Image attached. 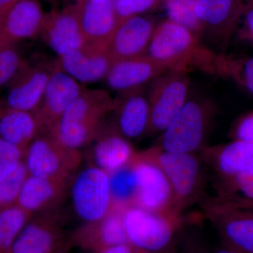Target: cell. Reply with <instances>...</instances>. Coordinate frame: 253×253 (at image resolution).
I'll list each match as a JSON object with an SVG mask.
<instances>
[{
  "instance_id": "obj_14",
  "label": "cell",
  "mask_w": 253,
  "mask_h": 253,
  "mask_svg": "<svg viewBox=\"0 0 253 253\" xmlns=\"http://www.w3.org/2000/svg\"><path fill=\"white\" fill-rule=\"evenodd\" d=\"M85 89L57 64L39 106L33 112L42 132L49 133L74 100Z\"/></svg>"
},
{
  "instance_id": "obj_22",
  "label": "cell",
  "mask_w": 253,
  "mask_h": 253,
  "mask_svg": "<svg viewBox=\"0 0 253 253\" xmlns=\"http://www.w3.org/2000/svg\"><path fill=\"white\" fill-rule=\"evenodd\" d=\"M72 179L29 174L23 184L16 205L31 215L57 209L69 191Z\"/></svg>"
},
{
  "instance_id": "obj_39",
  "label": "cell",
  "mask_w": 253,
  "mask_h": 253,
  "mask_svg": "<svg viewBox=\"0 0 253 253\" xmlns=\"http://www.w3.org/2000/svg\"><path fill=\"white\" fill-rule=\"evenodd\" d=\"M219 201L225 202L226 204L234 206V207L247 210L253 212V200L237 199V198H229V199H218Z\"/></svg>"
},
{
  "instance_id": "obj_9",
  "label": "cell",
  "mask_w": 253,
  "mask_h": 253,
  "mask_svg": "<svg viewBox=\"0 0 253 253\" xmlns=\"http://www.w3.org/2000/svg\"><path fill=\"white\" fill-rule=\"evenodd\" d=\"M70 236L59 208L38 213L23 226L9 253H66L71 246Z\"/></svg>"
},
{
  "instance_id": "obj_36",
  "label": "cell",
  "mask_w": 253,
  "mask_h": 253,
  "mask_svg": "<svg viewBox=\"0 0 253 253\" xmlns=\"http://www.w3.org/2000/svg\"><path fill=\"white\" fill-rule=\"evenodd\" d=\"M236 32L241 41L253 46V3H245L244 13Z\"/></svg>"
},
{
  "instance_id": "obj_35",
  "label": "cell",
  "mask_w": 253,
  "mask_h": 253,
  "mask_svg": "<svg viewBox=\"0 0 253 253\" xmlns=\"http://www.w3.org/2000/svg\"><path fill=\"white\" fill-rule=\"evenodd\" d=\"M234 139L249 141L253 144V111L246 113L236 121L231 129Z\"/></svg>"
},
{
  "instance_id": "obj_26",
  "label": "cell",
  "mask_w": 253,
  "mask_h": 253,
  "mask_svg": "<svg viewBox=\"0 0 253 253\" xmlns=\"http://www.w3.org/2000/svg\"><path fill=\"white\" fill-rule=\"evenodd\" d=\"M42 129L33 112L0 104V137L26 150Z\"/></svg>"
},
{
  "instance_id": "obj_33",
  "label": "cell",
  "mask_w": 253,
  "mask_h": 253,
  "mask_svg": "<svg viewBox=\"0 0 253 253\" xmlns=\"http://www.w3.org/2000/svg\"><path fill=\"white\" fill-rule=\"evenodd\" d=\"M25 62L16 44L0 40V87L9 84Z\"/></svg>"
},
{
  "instance_id": "obj_31",
  "label": "cell",
  "mask_w": 253,
  "mask_h": 253,
  "mask_svg": "<svg viewBox=\"0 0 253 253\" xmlns=\"http://www.w3.org/2000/svg\"><path fill=\"white\" fill-rule=\"evenodd\" d=\"M218 199L253 200V172L218 179Z\"/></svg>"
},
{
  "instance_id": "obj_11",
  "label": "cell",
  "mask_w": 253,
  "mask_h": 253,
  "mask_svg": "<svg viewBox=\"0 0 253 253\" xmlns=\"http://www.w3.org/2000/svg\"><path fill=\"white\" fill-rule=\"evenodd\" d=\"M206 219L217 229L221 243L244 253H253V212L216 199L205 204Z\"/></svg>"
},
{
  "instance_id": "obj_30",
  "label": "cell",
  "mask_w": 253,
  "mask_h": 253,
  "mask_svg": "<svg viewBox=\"0 0 253 253\" xmlns=\"http://www.w3.org/2000/svg\"><path fill=\"white\" fill-rule=\"evenodd\" d=\"M197 0H163L168 19L184 26L203 40L204 27L196 12Z\"/></svg>"
},
{
  "instance_id": "obj_41",
  "label": "cell",
  "mask_w": 253,
  "mask_h": 253,
  "mask_svg": "<svg viewBox=\"0 0 253 253\" xmlns=\"http://www.w3.org/2000/svg\"><path fill=\"white\" fill-rule=\"evenodd\" d=\"M184 253H209L207 252L206 249L202 246L194 244V243H189L184 249Z\"/></svg>"
},
{
  "instance_id": "obj_3",
  "label": "cell",
  "mask_w": 253,
  "mask_h": 253,
  "mask_svg": "<svg viewBox=\"0 0 253 253\" xmlns=\"http://www.w3.org/2000/svg\"><path fill=\"white\" fill-rule=\"evenodd\" d=\"M214 101L204 97L189 98L182 109L163 131L156 146L169 152H201L217 116Z\"/></svg>"
},
{
  "instance_id": "obj_10",
  "label": "cell",
  "mask_w": 253,
  "mask_h": 253,
  "mask_svg": "<svg viewBox=\"0 0 253 253\" xmlns=\"http://www.w3.org/2000/svg\"><path fill=\"white\" fill-rule=\"evenodd\" d=\"M246 0H197L195 12L204 38L218 54H225L242 17Z\"/></svg>"
},
{
  "instance_id": "obj_32",
  "label": "cell",
  "mask_w": 253,
  "mask_h": 253,
  "mask_svg": "<svg viewBox=\"0 0 253 253\" xmlns=\"http://www.w3.org/2000/svg\"><path fill=\"white\" fill-rule=\"evenodd\" d=\"M29 175L24 160L21 161L12 174L0 181V208L16 205L23 184Z\"/></svg>"
},
{
  "instance_id": "obj_17",
  "label": "cell",
  "mask_w": 253,
  "mask_h": 253,
  "mask_svg": "<svg viewBox=\"0 0 253 253\" xmlns=\"http://www.w3.org/2000/svg\"><path fill=\"white\" fill-rule=\"evenodd\" d=\"M38 0H15L0 12V40L16 44L39 36L44 17Z\"/></svg>"
},
{
  "instance_id": "obj_45",
  "label": "cell",
  "mask_w": 253,
  "mask_h": 253,
  "mask_svg": "<svg viewBox=\"0 0 253 253\" xmlns=\"http://www.w3.org/2000/svg\"><path fill=\"white\" fill-rule=\"evenodd\" d=\"M246 2L253 3V0H246Z\"/></svg>"
},
{
  "instance_id": "obj_4",
  "label": "cell",
  "mask_w": 253,
  "mask_h": 253,
  "mask_svg": "<svg viewBox=\"0 0 253 253\" xmlns=\"http://www.w3.org/2000/svg\"><path fill=\"white\" fill-rule=\"evenodd\" d=\"M145 151L169 179L174 195L173 213L181 218L184 210L204 196L206 163L197 154L169 152L157 146Z\"/></svg>"
},
{
  "instance_id": "obj_21",
  "label": "cell",
  "mask_w": 253,
  "mask_h": 253,
  "mask_svg": "<svg viewBox=\"0 0 253 253\" xmlns=\"http://www.w3.org/2000/svg\"><path fill=\"white\" fill-rule=\"evenodd\" d=\"M156 26L140 15L119 23L106 47L113 63L146 54Z\"/></svg>"
},
{
  "instance_id": "obj_37",
  "label": "cell",
  "mask_w": 253,
  "mask_h": 253,
  "mask_svg": "<svg viewBox=\"0 0 253 253\" xmlns=\"http://www.w3.org/2000/svg\"><path fill=\"white\" fill-rule=\"evenodd\" d=\"M25 154L26 150L0 137V161H23Z\"/></svg>"
},
{
  "instance_id": "obj_47",
  "label": "cell",
  "mask_w": 253,
  "mask_h": 253,
  "mask_svg": "<svg viewBox=\"0 0 253 253\" xmlns=\"http://www.w3.org/2000/svg\"><path fill=\"white\" fill-rule=\"evenodd\" d=\"M1 208H0V211H1Z\"/></svg>"
},
{
  "instance_id": "obj_24",
  "label": "cell",
  "mask_w": 253,
  "mask_h": 253,
  "mask_svg": "<svg viewBox=\"0 0 253 253\" xmlns=\"http://www.w3.org/2000/svg\"><path fill=\"white\" fill-rule=\"evenodd\" d=\"M169 71L147 54L113 63L105 81L110 89L118 93L143 87Z\"/></svg>"
},
{
  "instance_id": "obj_20",
  "label": "cell",
  "mask_w": 253,
  "mask_h": 253,
  "mask_svg": "<svg viewBox=\"0 0 253 253\" xmlns=\"http://www.w3.org/2000/svg\"><path fill=\"white\" fill-rule=\"evenodd\" d=\"M73 6L88 44L107 47L118 26L115 0H76Z\"/></svg>"
},
{
  "instance_id": "obj_2",
  "label": "cell",
  "mask_w": 253,
  "mask_h": 253,
  "mask_svg": "<svg viewBox=\"0 0 253 253\" xmlns=\"http://www.w3.org/2000/svg\"><path fill=\"white\" fill-rule=\"evenodd\" d=\"M116 97L101 89H86L74 100L49 134L71 149L88 147L112 113Z\"/></svg>"
},
{
  "instance_id": "obj_6",
  "label": "cell",
  "mask_w": 253,
  "mask_h": 253,
  "mask_svg": "<svg viewBox=\"0 0 253 253\" xmlns=\"http://www.w3.org/2000/svg\"><path fill=\"white\" fill-rule=\"evenodd\" d=\"M83 158L81 151L65 146L49 133H41L28 146L23 160L31 175L72 179Z\"/></svg>"
},
{
  "instance_id": "obj_13",
  "label": "cell",
  "mask_w": 253,
  "mask_h": 253,
  "mask_svg": "<svg viewBox=\"0 0 253 253\" xmlns=\"http://www.w3.org/2000/svg\"><path fill=\"white\" fill-rule=\"evenodd\" d=\"M56 66V59L37 63L26 61L8 84L6 96L1 104L13 109L34 112Z\"/></svg>"
},
{
  "instance_id": "obj_7",
  "label": "cell",
  "mask_w": 253,
  "mask_h": 253,
  "mask_svg": "<svg viewBox=\"0 0 253 253\" xmlns=\"http://www.w3.org/2000/svg\"><path fill=\"white\" fill-rule=\"evenodd\" d=\"M187 72L171 71L151 82L149 96L150 121L146 135L161 134L189 98Z\"/></svg>"
},
{
  "instance_id": "obj_46",
  "label": "cell",
  "mask_w": 253,
  "mask_h": 253,
  "mask_svg": "<svg viewBox=\"0 0 253 253\" xmlns=\"http://www.w3.org/2000/svg\"><path fill=\"white\" fill-rule=\"evenodd\" d=\"M168 253H176L175 251H174V249H173L172 251H169Z\"/></svg>"
},
{
  "instance_id": "obj_1",
  "label": "cell",
  "mask_w": 253,
  "mask_h": 253,
  "mask_svg": "<svg viewBox=\"0 0 253 253\" xmlns=\"http://www.w3.org/2000/svg\"><path fill=\"white\" fill-rule=\"evenodd\" d=\"M146 54L169 71L197 70L219 76V54L192 31L169 19L156 25Z\"/></svg>"
},
{
  "instance_id": "obj_28",
  "label": "cell",
  "mask_w": 253,
  "mask_h": 253,
  "mask_svg": "<svg viewBox=\"0 0 253 253\" xmlns=\"http://www.w3.org/2000/svg\"><path fill=\"white\" fill-rule=\"evenodd\" d=\"M219 77L227 78L253 95V57L219 54Z\"/></svg>"
},
{
  "instance_id": "obj_16",
  "label": "cell",
  "mask_w": 253,
  "mask_h": 253,
  "mask_svg": "<svg viewBox=\"0 0 253 253\" xmlns=\"http://www.w3.org/2000/svg\"><path fill=\"white\" fill-rule=\"evenodd\" d=\"M88 147L91 166L109 174L130 164L136 151L112 121L105 120Z\"/></svg>"
},
{
  "instance_id": "obj_40",
  "label": "cell",
  "mask_w": 253,
  "mask_h": 253,
  "mask_svg": "<svg viewBox=\"0 0 253 253\" xmlns=\"http://www.w3.org/2000/svg\"><path fill=\"white\" fill-rule=\"evenodd\" d=\"M95 253H136V252L129 244H123L106 248Z\"/></svg>"
},
{
  "instance_id": "obj_29",
  "label": "cell",
  "mask_w": 253,
  "mask_h": 253,
  "mask_svg": "<svg viewBox=\"0 0 253 253\" xmlns=\"http://www.w3.org/2000/svg\"><path fill=\"white\" fill-rule=\"evenodd\" d=\"M32 215L17 205L0 211V253H9L15 240Z\"/></svg>"
},
{
  "instance_id": "obj_19",
  "label": "cell",
  "mask_w": 253,
  "mask_h": 253,
  "mask_svg": "<svg viewBox=\"0 0 253 253\" xmlns=\"http://www.w3.org/2000/svg\"><path fill=\"white\" fill-rule=\"evenodd\" d=\"M113 124L128 140L146 135L149 129V96L144 86L119 93L112 111Z\"/></svg>"
},
{
  "instance_id": "obj_8",
  "label": "cell",
  "mask_w": 253,
  "mask_h": 253,
  "mask_svg": "<svg viewBox=\"0 0 253 253\" xmlns=\"http://www.w3.org/2000/svg\"><path fill=\"white\" fill-rule=\"evenodd\" d=\"M69 191L73 211L83 223L99 220L112 210L109 174L91 165L75 174Z\"/></svg>"
},
{
  "instance_id": "obj_44",
  "label": "cell",
  "mask_w": 253,
  "mask_h": 253,
  "mask_svg": "<svg viewBox=\"0 0 253 253\" xmlns=\"http://www.w3.org/2000/svg\"><path fill=\"white\" fill-rule=\"evenodd\" d=\"M46 1H49L51 4H54V3H56V0H46Z\"/></svg>"
},
{
  "instance_id": "obj_42",
  "label": "cell",
  "mask_w": 253,
  "mask_h": 253,
  "mask_svg": "<svg viewBox=\"0 0 253 253\" xmlns=\"http://www.w3.org/2000/svg\"><path fill=\"white\" fill-rule=\"evenodd\" d=\"M212 253H244L240 252V251H236V250L232 249V248L226 246L225 244H222L217 249L214 250V252Z\"/></svg>"
},
{
  "instance_id": "obj_5",
  "label": "cell",
  "mask_w": 253,
  "mask_h": 253,
  "mask_svg": "<svg viewBox=\"0 0 253 253\" xmlns=\"http://www.w3.org/2000/svg\"><path fill=\"white\" fill-rule=\"evenodd\" d=\"M123 224L128 244L136 253H168L174 249V239L182 218L156 212L136 206L125 208Z\"/></svg>"
},
{
  "instance_id": "obj_38",
  "label": "cell",
  "mask_w": 253,
  "mask_h": 253,
  "mask_svg": "<svg viewBox=\"0 0 253 253\" xmlns=\"http://www.w3.org/2000/svg\"><path fill=\"white\" fill-rule=\"evenodd\" d=\"M21 161L4 160L0 161V181L4 180L14 172Z\"/></svg>"
},
{
  "instance_id": "obj_25",
  "label": "cell",
  "mask_w": 253,
  "mask_h": 253,
  "mask_svg": "<svg viewBox=\"0 0 253 253\" xmlns=\"http://www.w3.org/2000/svg\"><path fill=\"white\" fill-rule=\"evenodd\" d=\"M201 153L206 166L212 168L218 179L253 172V144L249 141L234 139L206 147Z\"/></svg>"
},
{
  "instance_id": "obj_27",
  "label": "cell",
  "mask_w": 253,
  "mask_h": 253,
  "mask_svg": "<svg viewBox=\"0 0 253 253\" xmlns=\"http://www.w3.org/2000/svg\"><path fill=\"white\" fill-rule=\"evenodd\" d=\"M113 207L125 209L134 206L138 181L132 162L126 167L109 174Z\"/></svg>"
},
{
  "instance_id": "obj_43",
  "label": "cell",
  "mask_w": 253,
  "mask_h": 253,
  "mask_svg": "<svg viewBox=\"0 0 253 253\" xmlns=\"http://www.w3.org/2000/svg\"><path fill=\"white\" fill-rule=\"evenodd\" d=\"M15 0H0V12Z\"/></svg>"
},
{
  "instance_id": "obj_15",
  "label": "cell",
  "mask_w": 253,
  "mask_h": 253,
  "mask_svg": "<svg viewBox=\"0 0 253 253\" xmlns=\"http://www.w3.org/2000/svg\"><path fill=\"white\" fill-rule=\"evenodd\" d=\"M39 36L58 57L88 44L73 4L45 14Z\"/></svg>"
},
{
  "instance_id": "obj_23",
  "label": "cell",
  "mask_w": 253,
  "mask_h": 253,
  "mask_svg": "<svg viewBox=\"0 0 253 253\" xmlns=\"http://www.w3.org/2000/svg\"><path fill=\"white\" fill-rule=\"evenodd\" d=\"M58 66L82 84L104 80L113 65L106 47L87 44L56 59Z\"/></svg>"
},
{
  "instance_id": "obj_12",
  "label": "cell",
  "mask_w": 253,
  "mask_h": 253,
  "mask_svg": "<svg viewBox=\"0 0 253 253\" xmlns=\"http://www.w3.org/2000/svg\"><path fill=\"white\" fill-rule=\"evenodd\" d=\"M132 163L138 181L134 206L153 212L174 215L172 186L161 168L145 151L136 152Z\"/></svg>"
},
{
  "instance_id": "obj_18",
  "label": "cell",
  "mask_w": 253,
  "mask_h": 253,
  "mask_svg": "<svg viewBox=\"0 0 253 253\" xmlns=\"http://www.w3.org/2000/svg\"><path fill=\"white\" fill-rule=\"evenodd\" d=\"M123 210L113 207L102 219L83 223L70 236L71 246L95 253L111 246L128 244L123 224Z\"/></svg>"
},
{
  "instance_id": "obj_34",
  "label": "cell",
  "mask_w": 253,
  "mask_h": 253,
  "mask_svg": "<svg viewBox=\"0 0 253 253\" xmlns=\"http://www.w3.org/2000/svg\"><path fill=\"white\" fill-rule=\"evenodd\" d=\"M163 0H115L118 25L126 18L152 9Z\"/></svg>"
}]
</instances>
